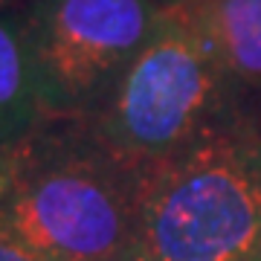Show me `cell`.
<instances>
[{
	"label": "cell",
	"instance_id": "obj_1",
	"mask_svg": "<svg viewBox=\"0 0 261 261\" xmlns=\"http://www.w3.org/2000/svg\"><path fill=\"white\" fill-rule=\"evenodd\" d=\"M142 171L84 119H47L6 151L0 224L49 261L137 250Z\"/></svg>",
	"mask_w": 261,
	"mask_h": 261
},
{
	"label": "cell",
	"instance_id": "obj_2",
	"mask_svg": "<svg viewBox=\"0 0 261 261\" xmlns=\"http://www.w3.org/2000/svg\"><path fill=\"white\" fill-rule=\"evenodd\" d=\"M151 261H261V119L241 113L142 171Z\"/></svg>",
	"mask_w": 261,
	"mask_h": 261
},
{
	"label": "cell",
	"instance_id": "obj_3",
	"mask_svg": "<svg viewBox=\"0 0 261 261\" xmlns=\"http://www.w3.org/2000/svg\"><path fill=\"white\" fill-rule=\"evenodd\" d=\"M241 113L247 111L209 38L189 0H180L160 9L148 41L84 122L125 163L145 171Z\"/></svg>",
	"mask_w": 261,
	"mask_h": 261
},
{
	"label": "cell",
	"instance_id": "obj_4",
	"mask_svg": "<svg viewBox=\"0 0 261 261\" xmlns=\"http://www.w3.org/2000/svg\"><path fill=\"white\" fill-rule=\"evenodd\" d=\"M160 9L157 0H29L44 116H93L148 41Z\"/></svg>",
	"mask_w": 261,
	"mask_h": 261
},
{
	"label": "cell",
	"instance_id": "obj_5",
	"mask_svg": "<svg viewBox=\"0 0 261 261\" xmlns=\"http://www.w3.org/2000/svg\"><path fill=\"white\" fill-rule=\"evenodd\" d=\"M235 96L261 119V0H189Z\"/></svg>",
	"mask_w": 261,
	"mask_h": 261
},
{
	"label": "cell",
	"instance_id": "obj_6",
	"mask_svg": "<svg viewBox=\"0 0 261 261\" xmlns=\"http://www.w3.org/2000/svg\"><path fill=\"white\" fill-rule=\"evenodd\" d=\"M47 122L38 90L27 12L0 3V154Z\"/></svg>",
	"mask_w": 261,
	"mask_h": 261
},
{
	"label": "cell",
	"instance_id": "obj_7",
	"mask_svg": "<svg viewBox=\"0 0 261 261\" xmlns=\"http://www.w3.org/2000/svg\"><path fill=\"white\" fill-rule=\"evenodd\" d=\"M0 261H49L27 241H20L6 224H0Z\"/></svg>",
	"mask_w": 261,
	"mask_h": 261
},
{
	"label": "cell",
	"instance_id": "obj_8",
	"mask_svg": "<svg viewBox=\"0 0 261 261\" xmlns=\"http://www.w3.org/2000/svg\"><path fill=\"white\" fill-rule=\"evenodd\" d=\"M111 261H151V258H145L140 250H130V252H125V255H116V258H111Z\"/></svg>",
	"mask_w": 261,
	"mask_h": 261
},
{
	"label": "cell",
	"instance_id": "obj_9",
	"mask_svg": "<svg viewBox=\"0 0 261 261\" xmlns=\"http://www.w3.org/2000/svg\"><path fill=\"white\" fill-rule=\"evenodd\" d=\"M3 186H6V154H0V195H3Z\"/></svg>",
	"mask_w": 261,
	"mask_h": 261
},
{
	"label": "cell",
	"instance_id": "obj_10",
	"mask_svg": "<svg viewBox=\"0 0 261 261\" xmlns=\"http://www.w3.org/2000/svg\"><path fill=\"white\" fill-rule=\"evenodd\" d=\"M157 3H163V6H168V3H180V0H157Z\"/></svg>",
	"mask_w": 261,
	"mask_h": 261
}]
</instances>
